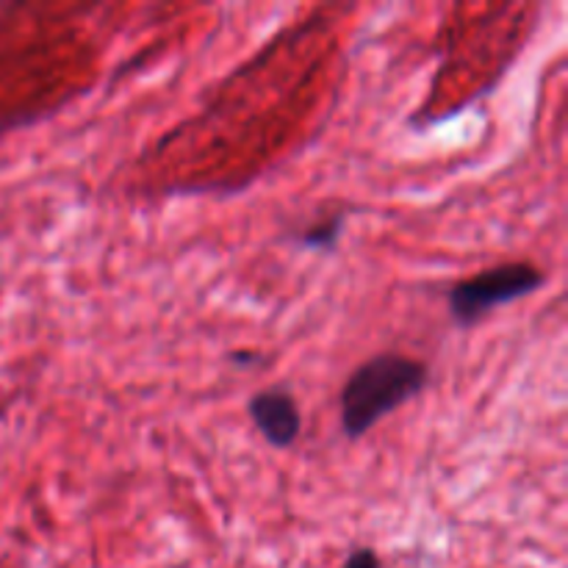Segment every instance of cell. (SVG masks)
I'll return each mask as SVG.
<instances>
[{
	"mask_svg": "<svg viewBox=\"0 0 568 568\" xmlns=\"http://www.w3.org/2000/svg\"><path fill=\"white\" fill-rule=\"evenodd\" d=\"M430 383V369L403 353H377L355 366L338 392V422L349 442L375 430L383 416L419 397Z\"/></svg>",
	"mask_w": 568,
	"mask_h": 568,
	"instance_id": "obj_1",
	"label": "cell"
},
{
	"mask_svg": "<svg viewBox=\"0 0 568 568\" xmlns=\"http://www.w3.org/2000/svg\"><path fill=\"white\" fill-rule=\"evenodd\" d=\"M544 283H547V275L536 264H527V261L497 264L455 283L447 292V311L455 325L469 331L503 305L536 294Z\"/></svg>",
	"mask_w": 568,
	"mask_h": 568,
	"instance_id": "obj_2",
	"label": "cell"
},
{
	"mask_svg": "<svg viewBox=\"0 0 568 568\" xmlns=\"http://www.w3.org/2000/svg\"><path fill=\"white\" fill-rule=\"evenodd\" d=\"M227 361H231L233 366H239V369H253V366L261 364V355L247 353V349H239V353L227 355Z\"/></svg>",
	"mask_w": 568,
	"mask_h": 568,
	"instance_id": "obj_6",
	"label": "cell"
},
{
	"mask_svg": "<svg viewBox=\"0 0 568 568\" xmlns=\"http://www.w3.org/2000/svg\"><path fill=\"white\" fill-rule=\"evenodd\" d=\"M344 568H383L381 558L372 547H355L344 560Z\"/></svg>",
	"mask_w": 568,
	"mask_h": 568,
	"instance_id": "obj_5",
	"label": "cell"
},
{
	"mask_svg": "<svg viewBox=\"0 0 568 568\" xmlns=\"http://www.w3.org/2000/svg\"><path fill=\"white\" fill-rule=\"evenodd\" d=\"M344 222H347V214L344 211H333V214L322 216L314 225L300 231L294 236V244H300L303 250H314V253H331V250H336L338 239H342Z\"/></svg>",
	"mask_w": 568,
	"mask_h": 568,
	"instance_id": "obj_4",
	"label": "cell"
},
{
	"mask_svg": "<svg viewBox=\"0 0 568 568\" xmlns=\"http://www.w3.org/2000/svg\"><path fill=\"white\" fill-rule=\"evenodd\" d=\"M247 414L255 430L264 436V442L275 449H288L297 444L303 433V414L292 392L281 386L255 392L247 399Z\"/></svg>",
	"mask_w": 568,
	"mask_h": 568,
	"instance_id": "obj_3",
	"label": "cell"
}]
</instances>
